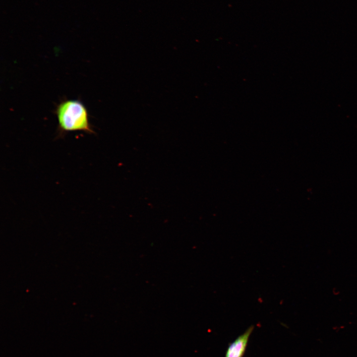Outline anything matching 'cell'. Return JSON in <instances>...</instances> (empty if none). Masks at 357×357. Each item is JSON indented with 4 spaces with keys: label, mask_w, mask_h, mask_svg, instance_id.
<instances>
[{
    "label": "cell",
    "mask_w": 357,
    "mask_h": 357,
    "mask_svg": "<svg viewBox=\"0 0 357 357\" xmlns=\"http://www.w3.org/2000/svg\"><path fill=\"white\" fill-rule=\"evenodd\" d=\"M60 133L83 131L94 133L88 119L85 106L78 100H65L60 103L56 109Z\"/></svg>",
    "instance_id": "6da1fadb"
},
{
    "label": "cell",
    "mask_w": 357,
    "mask_h": 357,
    "mask_svg": "<svg viewBox=\"0 0 357 357\" xmlns=\"http://www.w3.org/2000/svg\"><path fill=\"white\" fill-rule=\"evenodd\" d=\"M254 329L253 325L232 342L228 346L225 357H242L245 353L249 338Z\"/></svg>",
    "instance_id": "7a4b0ae2"
}]
</instances>
